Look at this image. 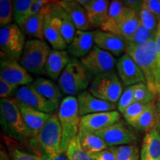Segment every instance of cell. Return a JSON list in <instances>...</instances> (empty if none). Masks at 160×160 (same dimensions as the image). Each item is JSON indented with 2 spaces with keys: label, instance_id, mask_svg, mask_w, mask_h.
<instances>
[{
  "label": "cell",
  "instance_id": "obj_1",
  "mask_svg": "<svg viewBox=\"0 0 160 160\" xmlns=\"http://www.w3.org/2000/svg\"><path fill=\"white\" fill-rule=\"evenodd\" d=\"M155 38L141 45L133 46L127 44L125 53L128 54L139 66L145 77V84L159 102L160 73Z\"/></svg>",
  "mask_w": 160,
  "mask_h": 160
},
{
  "label": "cell",
  "instance_id": "obj_2",
  "mask_svg": "<svg viewBox=\"0 0 160 160\" xmlns=\"http://www.w3.org/2000/svg\"><path fill=\"white\" fill-rule=\"evenodd\" d=\"M0 122L4 133L9 139L25 142L30 138L16 99L0 100Z\"/></svg>",
  "mask_w": 160,
  "mask_h": 160
},
{
  "label": "cell",
  "instance_id": "obj_3",
  "mask_svg": "<svg viewBox=\"0 0 160 160\" xmlns=\"http://www.w3.org/2000/svg\"><path fill=\"white\" fill-rule=\"evenodd\" d=\"M57 116L62 131V151L66 153L70 143L78 136L79 131L81 117L79 113L77 98L73 96L64 98L59 105Z\"/></svg>",
  "mask_w": 160,
  "mask_h": 160
},
{
  "label": "cell",
  "instance_id": "obj_4",
  "mask_svg": "<svg viewBox=\"0 0 160 160\" xmlns=\"http://www.w3.org/2000/svg\"><path fill=\"white\" fill-rule=\"evenodd\" d=\"M91 74L81 62L72 59L58 79L59 88L63 94L74 97L88 87Z\"/></svg>",
  "mask_w": 160,
  "mask_h": 160
},
{
  "label": "cell",
  "instance_id": "obj_5",
  "mask_svg": "<svg viewBox=\"0 0 160 160\" xmlns=\"http://www.w3.org/2000/svg\"><path fill=\"white\" fill-rule=\"evenodd\" d=\"M51 49L44 40L29 39L19 62L30 73L37 75L45 73V65Z\"/></svg>",
  "mask_w": 160,
  "mask_h": 160
},
{
  "label": "cell",
  "instance_id": "obj_6",
  "mask_svg": "<svg viewBox=\"0 0 160 160\" xmlns=\"http://www.w3.org/2000/svg\"><path fill=\"white\" fill-rule=\"evenodd\" d=\"M88 91L100 99L117 103L123 92V84L114 70L96 76L90 85Z\"/></svg>",
  "mask_w": 160,
  "mask_h": 160
},
{
  "label": "cell",
  "instance_id": "obj_7",
  "mask_svg": "<svg viewBox=\"0 0 160 160\" xmlns=\"http://www.w3.org/2000/svg\"><path fill=\"white\" fill-rule=\"evenodd\" d=\"M62 131L59 118L57 115L52 113L37 137L41 148L40 154L56 156L62 153Z\"/></svg>",
  "mask_w": 160,
  "mask_h": 160
},
{
  "label": "cell",
  "instance_id": "obj_8",
  "mask_svg": "<svg viewBox=\"0 0 160 160\" xmlns=\"http://www.w3.org/2000/svg\"><path fill=\"white\" fill-rule=\"evenodd\" d=\"M25 43V33L17 24H11L0 29L1 53L6 57L19 61Z\"/></svg>",
  "mask_w": 160,
  "mask_h": 160
},
{
  "label": "cell",
  "instance_id": "obj_9",
  "mask_svg": "<svg viewBox=\"0 0 160 160\" xmlns=\"http://www.w3.org/2000/svg\"><path fill=\"white\" fill-rule=\"evenodd\" d=\"M80 62L91 74L96 76L114 71L117 60L114 56L94 45L93 49Z\"/></svg>",
  "mask_w": 160,
  "mask_h": 160
},
{
  "label": "cell",
  "instance_id": "obj_10",
  "mask_svg": "<svg viewBox=\"0 0 160 160\" xmlns=\"http://www.w3.org/2000/svg\"><path fill=\"white\" fill-rule=\"evenodd\" d=\"M0 79L17 87L28 85L33 82V77L27 70L17 61L9 59L5 56H2L1 58Z\"/></svg>",
  "mask_w": 160,
  "mask_h": 160
},
{
  "label": "cell",
  "instance_id": "obj_11",
  "mask_svg": "<svg viewBox=\"0 0 160 160\" xmlns=\"http://www.w3.org/2000/svg\"><path fill=\"white\" fill-rule=\"evenodd\" d=\"M95 133L104 140L109 148L131 145L137 139L134 133L127 128L121 121H119L105 129L96 132Z\"/></svg>",
  "mask_w": 160,
  "mask_h": 160
},
{
  "label": "cell",
  "instance_id": "obj_12",
  "mask_svg": "<svg viewBox=\"0 0 160 160\" xmlns=\"http://www.w3.org/2000/svg\"><path fill=\"white\" fill-rule=\"evenodd\" d=\"M15 97L18 101L43 113L52 114L58 108L54 104L40 95L31 85L19 88L15 91Z\"/></svg>",
  "mask_w": 160,
  "mask_h": 160
},
{
  "label": "cell",
  "instance_id": "obj_13",
  "mask_svg": "<svg viewBox=\"0 0 160 160\" xmlns=\"http://www.w3.org/2000/svg\"><path fill=\"white\" fill-rule=\"evenodd\" d=\"M116 68L119 79L123 85L126 87L142 82L145 83V77L141 69L134 60L127 53L119 57L117 62Z\"/></svg>",
  "mask_w": 160,
  "mask_h": 160
},
{
  "label": "cell",
  "instance_id": "obj_14",
  "mask_svg": "<svg viewBox=\"0 0 160 160\" xmlns=\"http://www.w3.org/2000/svg\"><path fill=\"white\" fill-rule=\"evenodd\" d=\"M120 118L121 115L117 111L101 112L84 116L81 117L79 130L96 133L120 121Z\"/></svg>",
  "mask_w": 160,
  "mask_h": 160
},
{
  "label": "cell",
  "instance_id": "obj_15",
  "mask_svg": "<svg viewBox=\"0 0 160 160\" xmlns=\"http://www.w3.org/2000/svg\"><path fill=\"white\" fill-rule=\"evenodd\" d=\"M93 36L97 47L108 52L114 57L122 56L126 53L127 40L122 36L101 30L93 31Z\"/></svg>",
  "mask_w": 160,
  "mask_h": 160
},
{
  "label": "cell",
  "instance_id": "obj_16",
  "mask_svg": "<svg viewBox=\"0 0 160 160\" xmlns=\"http://www.w3.org/2000/svg\"><path fill=\"white\" fill-rule=\"evenodd\" d=\"M79 113L81 117L92 113L116 111L117 105L100 99L92 95L89 91H84L77 96Z\"/></svg>",
  "mask_w": 160,
  "mask_h": 160
},
{
  "label": "cell",
  "instance_id": "obj_17",
  "mask_svg": "<svg viewBox=\"0 0 160 160\" xmlns=\"http://www.w3.org/2000/svg\"><path fill=\"white\" fill-rule=\"evenodd\" d=\"M17 104L19 105L26 127H27L30 138L37 139L39 132L42 129L51 114L43 113V112L32 108L18 100Z\"/></svg>",
  "mask_w": 160,
  "mask_h": 160
},
{
  "label": "cell",
  "instance_id": "obj_18",
  "mask_svg": "<svg viewBox=\"0 0 160 160\" xmlns=\"http://www.w3.org/2000/svg\"><path fill=\"white\" fill-rule=\"evenodd\" d=\"M61 19L57 16L52 14L46 15L44 23V37L48 42L51 45L53 50L65 51L68 48V45L64 40L61 33Z\"/></svg>",
  "mask_w": 160,
  "mask_h": 160
},
{
  "label": "cell",
  "instance_id": "obj_19",
  "mask_svg": "<svg viewBox=\"0 0 160 160\" xmlns=\"http://www.w3.org/2000/svg\"><path fill=\"white\" fill-rule=\"evenodd\" d=\"M85 9L89 22L93 27H101L107 18L110 6L108 0H77Z\"/></svg>",
  "mask_w": 160,
  "mask_h": 160
},
{
  "label": "cell",
  "instance_id": "obj_20",
  "mask_svg": "<svg viewBox=\"0 0 160 160\" xmlns=\"http://www.w3.org/2000/svg\"><path fill=\"white\" fill-rule=\"evenodd\" d=\"M57 3L68 14L78 31H87L91 28L85 9L77 1L62 0Z\"/></svg>",
  "mask_w": 160,
  "mask_h": 160
},
{
  "label": "cell",
  "instance_id": "obj_21",
  "mask_svg": "<svg viewBox=\"0 0 160 160\" xmlns=\"http://www.w3.org/2000/svg\"><path fill=\"white\" fill-rule=\"evenodd\" d=\"M93 31H78L72 42L68 46V52L75 58H82L94 47Z\"/></svg>",
  "mask_w": 160,
  "mask_h": 160
},
{
  "label": "cell",
  "instance_id": "obj_22",
  "mask_svg": "<svg viewBox=\"0 0 160 160\" xmlns=\"http://www.w3.org/2000/svg\"><path fill=\"white\" fill-rule=\"evenodd\" d=\"M140 160H160V125L145 133Z\"/></svg>",
  "mask_w": 160,
  "mask_h": 160
},
{
  "label": "cell",
  "instance_id": "obj_23",
  "mask_svg": "<svg viewBox=\"0 0 160 160\" xmlns=\"http://www.w3.org/2000/svg\"><path fill=\"white\" fill-rule=\"evenodd\" d=\"M68 52L51 50L45 65V73L50 79H58L66 66L71 62Z\"/></svg>",
  "mask_w": 160,
  "mask_h": 160
},
{
  "label": "cell",
  "instance_id": "obj_24",
  "mask_svg": "<svg viewBox=\"0 0 160 160\" xmlns=\"http://www.w3.org/2000/svg\"><path fill=\"white\" fill-rule=\"evenodd\" d=\"M31 86L40 95L54 104L57 108L59 107L62 94L59 88L52 80L38 78L32 82Z\"/></svg>",
  "mask_w": 160,
  "mask_h": 160
},
{
  "label": "cell",
  "instance_id": "obj_25",
  "mask_svg": "<svg viewBox=\"0 0 160 160\" xmlns=\"http://www.w3.org/2000/svg\"><path fill=\"white\" fill-rule=\"evenodd\" d=\"M122 1L113 0L111 2L105 22L99 28L102 31L119 34V25L125 10Z\"/></svg>",
  "mask_w": 160,
  "mask_h": 160
},
{
  "label": "cell",
  "instance_id": "obj_26",
  "mask_svg": "<svg viewBox=\"0 0 160 160\" xmlns=\"http://www.w3.org/2000/svg\"><path fill=\"white\" fill-rule=\"evenodd\" d=\"M159 125L160 110L159 113L158 108L154 101L148 104V108L139 117V119L132 125V127L137 131L148 133Z\"/></svg>",
  "mask_w": 160,
  "mask_h": 160
},
{
  "label": "cell",
  "instance_id": "obj_27",
  "mask_svg": "<svg viewBox=\"0 0 160 160\" xmlns=\"http://www.w3.org/2000/svg\"><path fill=\"white\" fill-rule=\"evenodd\" d=\"M51 13L52 14L59 17L61 19V27H60L61 33L66 44L68 46L72 42L75 37L76 33L77 31V28L72 22L68 14L57 3V2H54V3H53L52 5Z\"/></svg>",
  "mask_w": 160,
  "mask_h": 160
},
{
  "label": "cell",
  "instance_id": "obj_28",
  "mask_svg": "<svg viewBox=\"0 0 160 160\" xmlns=\"http://www.w3.org/2000/svg\"><path fill=\"white\" fill-rule=\"evenodd\" d=\"M139 25V13L126 7L119 25V34L128 40L133 36Z\"/></svg>",
  "mask_w": 160,
  "mask_h": 160
},
{
  "label": "cell",
  "instance_id": "obj_29",
  "mask_svg": "<svg viewBox=\"0 0 160 160\" xmlns=\"http://www.w3.org/2000/svg\"><path fill=\"white\" fill-rule=\"evenodd\" d=\"M78 137L82 149L88 154H93L108 148L104 140L95 133L79 130Z\"/></svg>",
  "mask_w": 160,
  "mask_h": 160
},
{
  "label": "cell",
  "instance_id": "obj_30",
  "mask_svg": "<svg viewBox=\"0 0 160 160\" xmlns=\"http://www.w3.org/2000/svg\"><path fill=\"white\" fill-rule=\"evenodd\" d=\"M45 15L43 13L30 17L20 27L25 34L36 39L44 40V23Z\"/></svg>",
  "mask_w": 160,
  "mask_h": 160
},
{
  "label": "cell",
  "instance_id": "obj_31",
  "mask_svg": "<svg viewBox=\"0 0 160 160\" xmlns=\"http://www.w3.org/2000/svg\"><path fill=\"white\" fill-rule=\"evenodd\" d=\"M34 0H16L13 2V19L19 27L31 17V9Z\"/></svg>",
  "mask_w": 160,
  "mask_h": 160
},
{
  "label": "cell",
  "instance_id": "obj_32",
  "mask_svg": "<svg viewBox=\"0 0 160 160\" xmlns=\"http://www.w3.org/2000/svg\"><path fill=\"white\" fill-rule=\"evenodd\" d=\"M116 160H140V152L134 145H126L111 148Z\"/></svg>",
  "mask_w": 160,
  "mask_h": 160
},
{
  "label": "cell",
  "instance_id": "obj_33",
  "mask_svg": "<svg viewBox=\"0 0 160 160\" xmlns=\"http://www.w3.org/2000/svg\"><path fill=\"white\" fill-rule=\"evenodd\" d=\"M139 16L140 25H142L148 31L153 32V33H157L159 21L156 17V16L149 11V9L146 7L144 3Z\"/></svg>",
  "mask_w": 160,
  "mask_h": 160
},
{
  "label": "cell",
  "instance_id": "obj_34",
  "mask_svg": "<svg viewBox=\"0 0 160 160\" xmlns=\"http://www.w3.org/2000/svg\"><path fill=\"white\" fill-rule=\"evenodd\" d=\"M66 155L70 160H94L91 155L82 149L78 136L70 143L68 148L66 151Z\"/></svg>",
  "mask_w": 160,
  "mask_h": 160
},
{
  "label": "cell",
  "instance_id": "obj_35",
  "mask_svg": "<svg viewBox=\"0 0 160 160\" xmlns=\"http://www.w3.org/2000/svg\"><path fill=\"white\" fill-rule=\"evenodd\" d=\"M148 104L133 102L123 113V118L130 125L132 126L142 115L145 110L148 108Z\"/></svg>",
  "mask_w": 160,
  "mask_h": 160
},
{
  "label": "cell",
  "instance_id": "obj_36",
  "mask_svg": "<svg viewBox=\"0 0 160 160\" xmlns=\"http://www.w3.org/2000/svg\"><path fill=\"white\" fill-rule=\"evenodd\" d=\"M156 33L146 30L142 25H140L138 29L131 38L127 40V44L133 46L141 45L156 37Z\"/></svg>",
  "mask_w": 160,
  "mask_h": 160
},
{
  "label": "cell",
  "instance_id": "obj_37",
  "mask_svg": "<svg viewBox=\"0 0 160 160\" xmlns=\"http://www.w3.org/2000/svg\"><path fill=\"white\" fill-rule=\"evenodd\" d=\"M156 99L155 96L150 91L145 83H139L136 85L134 92L135 102L142 104H149L154 102Z\"/></svg>",
  "mask_w": 160,
  "mask_h": 160
},
{
  "label": "cell",
  "instance_id": "obj_38",
  "mask_svg": "<svg viewBox=\"0 0 160 160\" xmlns=\"http://www.w3.org/2000/svg\"><path fill=\"white\" fill-rule=\"evenodd\" d=\"M7 145L8 148L9 156L12 160H42L39 155L31 153L19 148L17 146L12 145L8 137Z\"/></svg>",
  "mask_w": 160,
  "mask_h": 160
},
{
  "label": "cell",
  "instance_id": "obj_39",
  "mask_svg": "<svg viewBox=\"0 0 160 160\" xmlns=\"http://www.w3.org/2000/svg\"><path fill=\"white\" fill-rule=\"evenodd\" d=\"M136 88V85L129 86L124 90L121 97H120L119 101L117 102V108L119 112L122 114L125 113L129 106H131L134 100V92Z\"/></svg>",
  "mask_w": 160,
  "mask_h": 160
},
{
  "label": "cell",
  "instance_id": "obj_40",
  "mask_svg": "<svg viewBox=\"0 0 160 160\" xmlns=\"http://www.w3.org/2000/svg\"><path fill=\"white\" fill-rule=\"evenodd\" d=\"M13 17V2L9 0L0 1V25L5 27L11 25L12 18Z\"/></svg>",
  "mask_w": 160,
  "mask_h": 160
},
{
  "label": "cell",
  "instance_id": "obj_41",
  "mask_svg": "<svg viewBox=\"0 0 160 160\" xmlns=\"http://www.w3.org/2000/svg\"><path fill=\"white\" fill-rule=\"evenodd\" d=\"M17 88V86L11 85L0 79V97L1 99L8 98L12 93H14Z\"/></svg>",
  "mask_w": 160,
  "mask_h": 160
},
{
  "label": "cell",
  "instance_id": "obj_42",
  "mask_svg": "<svg viewBox=\"0 0 160 160\" xmlns=\"http://www.w3.org/2000/svg\"><path fill=\"white\" fill-rule=\"evenodd\" d=\"M90 155L94 160H116L114 153L111 148H108Z\"/></svg>",
  "mask_w": 160,
  "mask_h": 160
},
{
  "label": "cell",
  "instance_id": "obj_43",
  "mask_svg": "<svg viewBox=\"0 0 160 160\" xmlns=\"http://www.w3.org/2000/svg\"><path fill=\"white\" fill-rule=\"evenodd\" d=\"M143 3L160 21V0H145Z\"/></svg>",
  "mask_w": 160,
  "mask_h": 160
},
{
  "label": "cell",
  "instance_id": "obj_44",
  "mask_svg": "<svg viewBox=\"0 0 160 160\" xmlns=\"http://www.w3.org/2000/svg\"><path fill=\"white\" fill-rule=\"evenodd\" d=\"M122 2L125 7L133 10L138 13H139L143 6V1H139V0H126V1H122Z\"/></svg>",
  "mask_w": 160,
  "mask_h": 160
},
{
  "label": "cell",
  "instance_id": "obj_45",
  "mask_svg": "<svg viewBox=\"0 0 160 160\" xmlns=\"http://www.w3.org/2000/svg\"><path fill=\"white\" fill-rule=\"evenodd\" d=\"M155 42H156V48H157L158 65H159V73H160V21L159 22V25H158L157 33H156Z\"/></svg>",
  "mask_w": 160,
  "mask_h": 160
},
{
  "label": "cell",
  "instance_id": "obj_46",
  "mask_svg": "<svg viewBox=\"0 0 160 160\" xmlns=\"http://www.w3.org/2000/svg\"><path fill=\"white\" fill-rule=\"evenodd\" d=\"M42 160H70L66 153H62L61 154L56 156H48L45 154H40Z\"/></svg>",
  "mask_w": 160,
  "mask_h": 160
},
{
  "label": "cell",
  "instance_id": "obj_47",
  "mask_svg": "<svg viewBox=\"0 0 160 160\" xmlns=\"http://www.w3.org/2000/svg\"><path fill=\"white\" fill-rule=\"evenodd\" d=\"M0 160H9V158L8 155L6 154L5 152L1 151V154H0Z\"/></svg>",
  "mask_w": 160,
  "mask_h": 160
},
{
  "label": "cell",
  "instance_id": "obj_48",
  "mask_svg": "<svg viewBox=\"0 0 160 160\" xmlns=\"http://www.w3.org/2000/svg\"><path fill=\"white\" fill-rule=\"evenodd\" d=\"M159 108H160V101H159Z\"/></svg>",
  "mask_w": 160,
  "mask_h": 160
},
{
  "label": "cell",
  "instance_id": "obj_49",
  "mask_svg": "<svg viewBox=\"0 0 160 160\" xmlns=\"http://www.w3.org/2000/svg\"><path fill=\"white\" fill-rule=\"evenodd\" d=\"M159 110H160V108H159Z\"/></svg>",
  "mask_w": 160,
  "mask_h": 160
}]
</instances>
